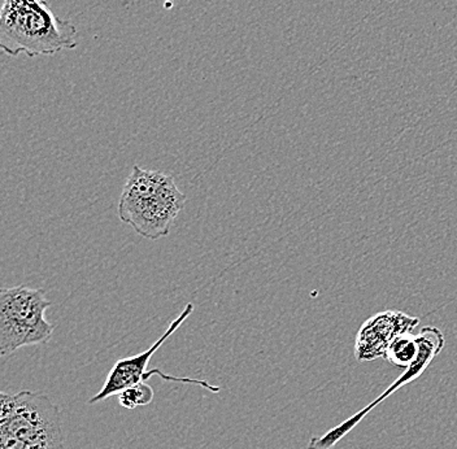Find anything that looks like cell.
<instances>
[{
	"mask_svg": "<svg viewBox=\"0 0 457 449\" xmlns=\"http://www.w3.org/2000/svg\"><path fill=\"white\" fill-rule=\"evenodd\" d=\"M185 203L173 177L134 165L120 196L119 217L143 238L157 240L170 236Z\"/></svg>",
	"mask_w": 457,
	"mask_h": 449,
	"instance_id": "obj_2",
	"label": "cell"
},
{
	"mask_svg": "<svg viewBox=\"0 0 457 449\" xmlns=\"http://www.w3.org/2000/svg\"><path fill=\"white\" fill-rule=\"evenodd\" d=\"M53 303L41 288L14 286L0 291V353L10 356L20 348L50 342L55 326L46 312Z\"/></svg>",
	"mask_w": 457,
	"mask_h": 449,
	"instance_id": "obj_4",
	"label": "cell"
},
{
	"mask_svg": "<svg viewBox=\"0 0 457 449\" xmlns=\"http://www.w3.org/2000/svg\"><path fill=\"white\" fill-rule=\"evenodd\" d=\"M193 312L194 304L193 303H188V304H186L184 311L181 312V314L168 326L165 333L162 334L159 339H156V342L154 343L148 350L143 351L138 354H134V356L124 357V359H120L119 362H116V364L112 366L110 373H108L104 385L100 388L98 394L94 395V396L88 400V404H98L100 402H104V400L110 399V397L114 396V395H119L121 391H124L125 388L138 385V383L141 382H145V380L151 378L153 376H159L162 380H170V382L200 386V387L205 388V390L211 391V393L219 394L221 388L211 385V383H208L207 380L204 379L170 376V374H165L164 371L160 370V369L147 370L148 364H150L154 354H155L157 350L181 328L182 323L193 314Z\"/></svg>",
	"mask_w": 457,
	"mask_h": 449,
	"instance_id": "obj_5",
	"label": "cell"
},
{
	"mask_svg": "<svg viewBox=\"0 0 457 449\" xmlns=\"http://www.w3.org/2000/svg\"><path fill=\"white\" fill-rule=\"evenodd\" d=\"M0 449H64L59 407L33 391L2 393Z\"/></svg>",
	"mask_w": 457,
	"mask_h": 449,
	"instance_id": "obj_3",
	"label": "cell"
},
{
	"mask_svg": "<svg viewBox=\"0 0 457 449\" xmlns=\"http://www.w3.org/2000/svg\"><path fill=\"white\" fill-rule=\"evenodd\" d=\"M419 317L405 312L388 309L370 317L356 336L355 357L357 362H368L385 359L391 343L403 334L412 333L419 326Z\"/></svg>",
	"mask_w": 457,
	"mask_h": 449,
	"instance_id": "obj_7",
	"label": "cell"
},
{
	"mask_svg": "<svg viewBox=\"0 0 457 449\" xmlns=\"http://www.w3.org/2000/svg\"><path fill=\"white\" fill-rule=\"evenodd\" d=\"M419 353V340L412 333L403 334L391 343L385 359L398 368L407 369L412 365Z\"/></svg>",
	"mask_w": 457,
	"mask_h": 449,
	"instance_id": "obj_8",
	"label": "cell"
},
{
	"mask_svg": "<svg viewBox=\"0 0 457 449\" xmlns=\"http://www.w3.org/2000/svg\"><path fill=\"white\" fill-rule=\"evenodd\" d=\"M417 340H419V353H417L416 360H414L410 368L405 369L404 373H403L381 396L377 397L368 407L357 412V413L350 417L347 421L342 422L341 425L336 426V428L328 430L324 436L311 437L307 449H333L339 440L343 439L347 434H350L351 430L356 428V425H359L360 421L370 413L371 409L381 404L386 397L391 396V395L396 393L400 388L410 385L414 379L420 378L422 373L427 370L428 366L433 362V360L436 359V357L441 353L443 348H445V337L441 328H436V326H427V328L420 331L419 336H417Z\"/></svg>",
	"mask_w": 457,
	"mask_h": 449,
	"instance_id": "obj_6",
	"label": "cell"
},
{
	"mask_svg": "<svg viewBox=\"0 0 457 449\" xmlns=\"http://www.w3.org/2000/svg\"><path fill=\"white\" fill-rule=\"evenodd\" d=\"M117 396H119V403L122 408L133 411V409L151 404L154 402V397H155V393H154V388L150 385L141 382L138 385L125 388Z\"/></svg>",
	"mask_w": 457,
	"mask_h": 449,
	"instance_id": "obj_9",
	"label": "cell"
},
{
	"mask_svg": "<svg viewBox=\"0 0 457 449\" xmlns=\"http://www.w3.org/2000/svg\"><path fill=\"white\" fill-rule=\"evenodd\" d=\"M79 46V31L60 19L46 0H4L0 11V47L7 55L53 56Z\"/></svg>",
	"mask_w": 457,
	"mask_h": 449,
	"instance_id": "obj_1",
	"label": "cell"
}]
</instances>
